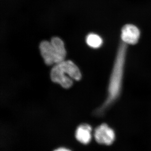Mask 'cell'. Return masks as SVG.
<instances>
[{"label":"cell","instance_id":"cell-2","mask_svg":"<svg viewBox=\"0 0 151 151\" xmlns=\"http://www.w3.org/2000/svg\"><path fill=\"white\" fill-rule=\"evenodd\" d=\"M51 81L65 89L70 88L73 81L81 80V73L77 65L70 60H64L54 65L50 73Z\"/></svg>","mask_w":151,"mask_h":151},{"label":"cell","instance_id":"cell-7","mask_svg":"<svg viewBox=\"0 0 151 151\" xmlns=\"http://www.w3.org/2000/svg\"><path fill=\"white\" fill-rule=\"evenodd\" d=\"M86 44L93 48H98L103 44V40L99 35L94 33H90L86 37Z\"/></svg>","mask_w":151,"mask_h":151},{"label":"cell","instance_id":"cell-6","mask_svg":"<svg viewBox=\"0 0 151 151\" xmlns=\"http://www.w3.org/2000/svg\"><path fill=\"white\" fill-rule=\"evenodd\" d=\"M92 128L88 124L79 125L75 132V138L78 142L83 145L89 144L92 139Z\"/></svg>","mask_w":151,"mask_h":151},{"label":"cell","instance_id":"cell-1","mask_svg":"<svg viewBox=\"0 0 151 151\" xmlns=\"http://www.w3.org/2000/svg\"><path fill=\"white\" fill-rule=\"evenodd\" d=\"M127 44L122 42L117 51L109 80L108 96L102 106L96 111L97 115H102L119 98L122 91Z\"/></svg>","mask_w":151,"mask_h":151},{"label":"cell","instance_id":"cell-4","mask_svg":"<svg viewBox=\"0 0 151 151\" xmlns=\"http://www.w3.org/2000/svg\"><path fill=\"white\" fill-rule=\"evenodd\" d=\"M94 139L98 144L105 145H111L116 139L114 130L108 124H103L98 126L94 130Z\"/></svg>","mask_w":151,"mask_h":151},{"label":"cell","instance_id":"cell-5","mask_svg":"<svg viewBox=\"0 0 151 151\" xmlns=\"http://www.w3.org/2000/svg\"><path fill=\"white\" fill-rule=\"evenodd\" d=\"M140 36L139 30L133 24H127L122 28V39L126 44L135 45L137 43Z\"/></svg>","mask_w":151,"mask_h":151},{"label":"cell","instance_id":"cell-3","mask_svg":"<svg viewBox=\"0 0 151 151\" xmlns=\"http://www.w3.org/2000/svg\"><path fill=\"white\" fill-rule=\"evenodd\" d=\"M39 49L41 55L47 65H55L65 60L67 52L64 42L60 38L54 37L50 42L42 41Z\"/></svg>","mask_w":151,"mask_h":151},{"label":"cell","instance_id":"cell-8","mask_svg":"<svg viewBox=\"0 0 151 151\" xmlns=\"http://www.w3.org/2000/svg\"><path fill=\"white\" fill-rule=\"evenodd\" d=\"M53 151H71L69 149L65 147H60L55 149Z\"/></svg>","mask_w":151,"mask_h":151}]
</instances>
